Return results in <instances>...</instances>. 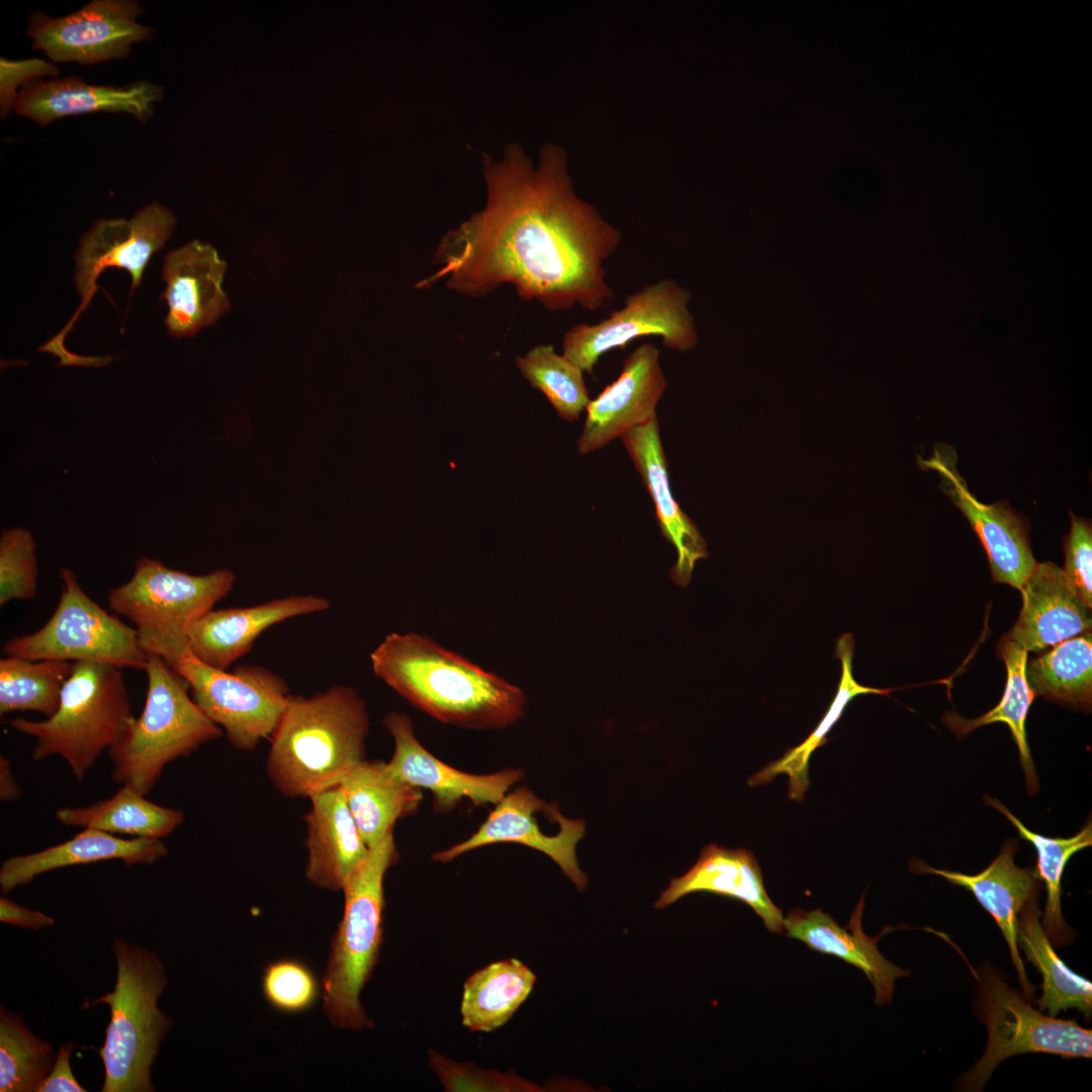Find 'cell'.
I'll list each match as a JSON object with an SVG mask.
<instances>
[{"mask_svg":"<svg viewBox=\"0 0 1092 1092\" xmlns=\"http://www.w3.org/2000/svg\"><path fill=\"white\" fill-rule=\"evenodd\" d=\"M484 206L440 240L436 270L417 284L440 281L482 297L511 284L524 300L549 310L600 308L613 295L605 262L621 233L577 196L567 156L547 144L536 165L516 144L483 158Z\"/></svg>","mask_w":1092,"mask_h":1092,"instance_id":"obj_1","label":"cell"},{"mask_svg":"<svg viewBox=\"0 0 1092 1092\" xmlns=\"http://www.w3.org/2000/svg\"><path fill=\"white\" fill-rule=\"evenodd\" d=\"M370 661L390 689L445 724L502 729L525 712L520 688L428 636L392 632L370 653Z\"/></svg>","mask_w":1092,"mask_h":1092,"instance_id":"obj_2","label":"cell"},{"mask_svg":"<svg viewBox=\"0 0 1092 1092\" xmlns=\"http://www.w3.org/2000/svg\"><path fill=\"white\" fill-rule=\"evenodd\" d=\"M368 732L366 703L350 687L290 695L270 737L267 775L288 798H309L340 786L365 760Z\"/></svg>","mask_w":1092,"mask_h":1092,"instance_id":"obj_3","label":"cell"},{"mask_svg":"<svg viewBox=\"0 0 1092 1092\" xmlns=\"http://www.w3.org/2000/svg\"><path fill=\"white\" fill-rule=\"evenodd\" d=\"M116 982L86 1007L106 1004L110 1019L99 1056L104 1066L102 1092H154L152 1066L173 1025L159 999L168 985L159 956L115 937Z\"/></svg>","mask_w":1092,"mask_h":1092,"instance_id":"obj_4","label":"cell"},{"mask_svg":"<svg viewBox=\"0 0 1092 1092\" xmlns=\"http://www.w3.org/2000/svg\"><path fill=\"white\" fill-rule=\"evenodd\" d=\"M397 860L391 831L369 847L342 890L343 917L332 940L322 983L324 1012L337 1028L359 1031L373 1026L360 994L378 963L383 939V882Z\"/></svg>","mask_w":1092,"mask_h":1092,"instance_id":"obj_5","label":"cell"},{"mask_svg":"<svg viewBox=\"0 0 1092 1092\" xmlns=\"http://www.w3.org/2000/svg\"><path fill=\"white\" fill-rule=\"evenodd\" d=\"M134 720L120 668L75 661L53 716L42 721L14 718L9 725L35 738L33 760L58 755L82 782L101 753L116 745Z\"/></svg>","mask_w":1092,"mask_h":1092,"instance_id":"obj_6","label":"cell"},{"mask_svg":"<svg viewBox=\"0 0 1092 1092\" xmlns=\"http://www.w3.org/2000/svg\"><path fill=\"white\" fill-rule=\"evenodd\" d=\"M146 702L125 736L108 751L112 779L147 796L167 764L216 740L221 728L189 696V682L162 656L148 653Z\"/></svg>","mask_w":1092,"mask_h":1092,"instance_id":"obj_7","label":"cell"},{"mask_svg":"<svg viewBox=\"0 0 1092 1092\" xmlns=\"http://www.w3.org/2000/svg\"><path fill=\"white\" fill-rule=\"evenodd\" d=\"M235 580L229 569L193 575L143 557L129 580L108 590L107 602L136 626L147 653L169 659L188 650V628L232 590Z\"/></svg>","mask_w":1092,"mask_h":1092,"instance_id":"obj_8","label":"cell"},{"mask_svg":"<svg viewBox=\"0 0 1092 1092\" xmlns=\"http://www.w3.org/2000/svg\"><path fill=\"white\" fill-rule=\"evenodd\" d=\"M63 589L56 610L37 631L8 639L7 656L85 661L144 670L148 653L136 629L111 615L81 587L70 568L60 571Z\"/></svg>","mask_w":1092,"mask_h":1092,"instance_id":"obj_9","label":"cell"},{"mask_svg":"<svg viewBox=\"0 0 1092 1092\" xmlns=\"http://www.w3.org/2000/svg\"><path fill=\"white\" fill-rule=\"evenodd\" d=\"M991 969L980 974L979 1015L988 1030L987 1048L961 1087L980 1091L1004 1060L1026 1053L1091 1058L1092 1031L1074 1020L1042 1014Z\"/></svg>","mask_w":1092,"mask_h":1092,"instance_id":"obj_10","label":"cell"},{"mask_svg":"<svg viewBox=\"0 0 1092 1092\" xmlns=\"http://www.w3.org/2000/svg\"><path fill=\"white\" fill-rule=\"evenodd\" d=\"M166 661L189 682L194 702L235 748L251 751L271 737L290 696L274 671L251 664L229 672L203 663L189 649Z\"/></svg>","mask_w":1092,"mask_h":1092,"instance_id":"obj_11","label":"cell"},{"mask_svg":"<svg viewBox=\"0 0 1092 1092\" xmlns=\"http://www.w3.org/2000/svg\"><path fill=\"white\" fill-rule=\"evenodd\" d=\"M691 295L672 279H661L626 297L624 305L598 324H577L562 341V355L583 372L593 373L603 355L625 349L639 338L659 337L673 350L688 351L697 344V332L688 309Z\"/></svg>","mask_w":1092,"mask_h":1092,"instance_id":"obj_12","label":"cell"},{"mask_svg":"<svg viewBox=\"0 0 1092 1092\" xmlns=\"http://www.w3.org/2000/svg\"><path fill=\"white\" fill-rule=\"evenodd\" d=\"M143 14L135 0H92L58 18L32 11L26 34L55 64L95 65L126 59L133 43L153 38L154 28L138 22Z\"/></svg>","mask_w":1092,"mask_h":1092,"instance_id":"obj_13","label":"cell"},{"mask_svg":"<svg viewBox=\"0 0 1092 1092\" xmlns=\"http://www.w3.org/2000/svg\"><path fill=\"white\" fill-rule=\"evenodd\" d=\"M957 460L952 447L941 444L935 446L930 458L920 459L919 463L939 475L941 489L970 522L986 550L993 580L1020 590L1037 563L1028 526L1007 503L986 505L978 500L958 472Z\"/></svg>","mask_w":1092,"mask_h":1092,"instance_id":"obj_14","label":"cell"},{"mask_svg":"<svg viewBox=\"0 0 1092 1092\" xmlns=\"http://www.w3.org/2000/svg\"><path fill=\"white\" fill-rule=\"evenodd\" d=\"M175 216L166 206L152 202L129 219H99L81 240L76 254L75 283L82 297L78 313L89 304L99 275L109 267L125 269L131 277L130 294L141 284L151 257L172 235Z\"/></svg>","mask_w":1092,"mask_h":1092,"instance_id":"obj_15","label":"cell"},{"mask_svg":"<svg viewBox=\"0 0 1092 1092\" xmlns=\"http://www.w3.org/2000/svg\"><path fill=\"white\" fill-rule=\"evenodd\" d=\"M547 803L539 799L529 788L521 786L495 804L486 820L466 840L433 854L435 861L448 862L482 846L511 842L526 845L548 855L579 892L587 885V877L580 870L576 857V845L584 836L585 825L581 819H569L561 813L557 818L559 831L550 835L542 831L537 814Z\"/></svg>","mask_w":1092,"mask_h":1092,"instance_id":"obj_16","label":"cell"},{"mask_svg":"<svg viewBox=\"0 0 1092 1092\" xmlns=\"http://www.w3.org/2000/svg\"><path fill=\"white\" fill-rule=\"evenodd\" d=\"M382 723L394 742L388 767L402 782L429 790L436 812L452 811L464 800L474 806L495 805L524 775L522 769L516 768L486 775L459 770L438 759L422 745L406 714L387 713Z\"/></svg>","mask_w":1092,"mask_h":1092,"instance_id":"obj_17","label":"cell"},{"mask_svg":"<svg viewBox=\"0 0 1092 1092\" xmlns=\"http://www.w3.org/2000/svg\"><path fill=\"white\" fill-rule=\"evenodd\" d=\"M659 357L654 345H640L624 360L618 378L589 400L576 442L579 454L602 449L631 428L656 417V405L667 387Z\"/></svg>","mask_w":1092,"mask_h":1092,"instance_id":"obj_18","label":"cell"},{"mask_svg":"<svg viewBox=\"0 0 1092 1092\" xmlns=\"http://www.w3.org/2000/svg\"><path fill=\"white\" fill-rule=\"evenodd\" d=\"M164 88L149 81L122 86L88 84L78 76L39 79L23 86L14 110L40 126L73 115L94 112L127 113L149 120L162 100Z\"/></svg>","mask_w":1092,"mask_h":1092,"instance_id":"obj_19","label":"cell"},{"mask_svg":"<svg viewBox=\"0 0 1092 1092\" xmlns=\"http://www.w3.org/2000/svg\"><path fill=\"white\" fill-rule=\"evenodd\" d=\"M330 602L314 595H293L245 607L210 610L187 631L189 651L221 670L248 653L258 636L287 619L326 611Z\"/></svg>","mask_w":1092,"mask_h":1092,"instance_id":"obj_20","label":"cell"},{"mask_svg":"<svg viewBox=\"0 0 1092 1092\" xmlns=\"http://www.w3.org/2000/svg\"><path fill=\"white\" fill-rule=\"evenodd\" d=\"M226 264L209 244L193 241L170 251L163 267L161 298L168 303L165 325L175 338L190 337L231 307L221 288Z\"/></svg>","mask_w":1092,"mask_h":1092,"instance_id":"obj_21","label":"cell"},{"mask_svg":"<svg viewBox=\"0 0 1092 1092\" xmlns=\"http://www.w3.org/2000/svg\"><path fill=\"white\" fill-rule=\"evenodd\" d=\"M620 438L653 500L661 534L676 551L670 577L677 585L687 586L696 562L709 554L705 539L672 495L657 417L631 428Z\"/></svg>","mask_w":1092,"mask_h":1092,"instance_id":"obj_22","label":"cell"},{"mask_svg":"<svg viewBox=\"0 0 1092 1092\" xmlns=\"http://www.w3.org/2000/svg\"><path fill=\"white\" fill-rule=\"evenodd\" d=\"M700 892L741 901L760 917L769 932H784L783 911L768 897L761 869L750 850L730 849L716 843L706 845L686 874L670 880L654 907L661 910Z\"/></svg>","mask_w":1092,"mask_h":1092,"instance_id":"obj_23","label":"cell"},{"mask_svg":"<svg viewBox=\"0 0 1092 1092\" xmlns=\"http://www.w3.org/2000/svg\"><path fill=\"white\" fill-rule=\"evenodd\" d=\"M1016 842H1006L996 858L981 873L967 875L929 867L919 860L912 868L917 873L942 877L950 884L971 891L982 907L991 914L1000 928L1010 951L1021 988L1030 1001L1034 988L1028 981L1017 944L1018 915L1024 905L1036 899L1037 875L1030 869L1015 864Z\"/></svg>","mask_w":1092,"mask_h":1092,"instance_id":"obj_24","label":"cell"},{"mask_svg":"<svg viewBox=\"0 0 1092 1092\" xmlns=\"http://www.w3.org/2000/svg\"><path fill=\"white\" fill-rule=\"evenodd\" d=\"M863 896L845 927L822 910H791L784 918V930L789 938L804 942L810 949L834 956L867 976L875 989V1003L884 1005L892 999L895 981L909 976V971L888 961L878 948L879 939L895 928L886 927L876 936L867 935L861 927Z\"/></svg>","mask_w":1092,"mask_h":1092,"instance_id":"obj_25","label":"cell"},{"mask_svg":"<svg viewBox=\"0 0 1092 1092\" xmlns=\"http://www.w3.org/2000/svg\"><path fill=\"white\" fill-rule=\"evenodd\" d=\"M1020 592L1019 618L1005 636L1027 652L1043 650L1091 630V608L1053 562H1037Z\"/></svg>","mask_w":1092,"mask_h":1092,"instance_id":"obj_26","label":"cell"},{"mask_svg":"<svg viewBox=\"0 0 1092 1092\" xmlns=\"http://www.w3.org/2000/svg\"><path fill=\"white\" fill-rule=\"evenodd\" d=\"M304 816L307 861L305 876L318 888L342 891L362 863L369 847L347 805L341 786L308 798Z\"/></svg>","mask_w":1092,"mask_h":1092,"instance_id":"obj_27","label":"cell"},{"mask_svg":"<svg viewBox=\"0 0 1092 1092\" xmlns=\"http://www.w3.org/2000/svg\"><path fill=\"white\" fill-rule=\"evenodd\" d=\"M168 848L161 839L123 838L94 828H83L67 841L42 850L5 859L0 868V889L10 891L29 885L44 873L78 864L121 860L125 866L152 864Z\"/></svg>","mask_w":1092,"mask_h":1092,"instance_id":"obj_28","label":"cell"},{"mask_svg":"<svg viewBox=\"0 0 1092 1092\" xmlns=\"http://www.w3.org/2000/svg\"><path fill=\"white\" fill-rule=\"evenodd\" d=\"M340 786L368 847L393 831L398 819L416 813L423 800V790L402 782L381 760L361 761Z\"/></svg>","mask_w":1092,"mask_h":1092,"instance_id":"obj_29","label":"cell"},{"mask_svg":"<svg viewBox=\"0 0 1092 1092\" xmlns=\"http://www.w3.org/2000/svg\"><path fill=\"white\" fill-rule=\"evenodd\" d=\"M535 982V974L515 958L478 970L463 986L462 1025L470 1031L480 1032L499 1028L526 1001Z\"/></svg>","mask_w":1092,"mask_h":1092,"instance_id":"obj_30","label":"cell"},{"mask_svg":"<svg viewBox=\"0 0 1092 1092\" xmlns=\"http://www.w3.org/2000/svg\"><path fill=\"white\" fill-rule=\"evenodd\" d=\"M128 786L108 799L86 807L61 808L57 820L66 826L94 828L130 838L162 839L184 820L181 810L163 807Z\"/></svg>","mask_w":1092,"mask_h":1092,"instance_id":"obj_31","label":"cell"},{"mask_svg":"<svg viewBox=\"0 0 1092 1092\" xmlns=\"http://www.w3.org/2000/svg\"><path fill=\"white\" fill-rule=\"evenodd\" d=\"M997 651L1007 671L1005 689L1000 702L978 718L965 719L956 713H947L943 721L959 738H963L981 726L993 723L1006 724L1019 752L1026 788L1028 793L1033 795L1038 790V779L1028 747L1025 728L1026 717L1035 697L1026 678L1028 652L1005 635L998 643Z\"/></svg>","mask_w":1092,"mask_h":1092,"instance_id":"obj_32","label":"cell"},{"mask_svg":"<svg viewBox=\"0 0 1092 1092\" xmlns=\"http://www.w3.org/2000/svg\"><path fill=\"white\" fill-rule=\"evenodd\" d=\"M1036 899L1026 903L1018 915L1017 944L1042 976L1039 1011L1056 1017L1060 1011L1076 1008L1086 1018L1092 1012V984L1074 973L1058 957L1040 923Z\"/></svg>","mask_w":1092,"mask_h":1092,"instance_id":"obj_33","label":"cell"},{"mask_svg":"<svg viewBox=\"0 0 1092 1092\" xmlns=\"http://www.w3.org/2000/svg\"><path fill=\"white\" fill-rule=\"evenodd\" d=\"M854 642L852 635L843 634L836 642V656L841 661V676L837 693L827 712L813 732L798 746L789 749L781 758L768 763L748 780L756 787L772 781L779 775L789 777L788 797L801 802L810 785L809 760L816 748L827 741L826 736L855 697L867 694L887 695L892 690L876 689L858 684L852 674Z\"/></svg>","mask_w":1092,"mask_h":1092,"instance_id":"obj_34","label":"cell"},{"mask_svg":"<svg viewBox=\"0 0 1092 1092\" xmlns=\"http://www.w3.org/2000/svg\"><path fill=\"white\" fill-rule=\"evenodd\" d=\"M1034 696L1061 705L1088 708L1092 699L1091 632L1062 641L1026 664Z\"/></svg>","mask_w":1092,"mask_h":1092,"instance_id":"obj_35","label":"cell"},{"mask_svg":"<svg viewBox=\"0 0 1092 1092\" xmlns=\"http://www.w3.org/2000/svg\"><path fill=\"white\" fill-rule=\"evenodd\" d=\"M984 801L1003 814L1017 829L1020 837L1034 846L1037 854L1035 872L1046 889V903L1041 925L1052 944L1060 946L1071 942L1072 930L1062 914L1061 881L1069 859L1076 852L1092 844L1091 822L1089 821L1072 837L1051 838L1029 830L997 799L985 796Z\"/></svg>","mask_w":1092,"mask_h":1092,"instance_id":"obj_36","label":"cell"},{"mask_svg":"<svg viewBox=\"0 0 1092 1092\" xmlns=\"http://www.w3.org/2000/svg\"><path fill=\"white\" fill-rule=\"evenodd\" d=\"M72 661L33 660L16 656L0 659V715L36 711L49 718L60 704Z\"/></svg>","mask_w":1092,"mask_h":1092,"instance_id":"obj_37","label":"cell"},{"mask_svg":"<svg viewBox=\"0 0 1092 1092\" xmlns=\"http://www.w3.org/2000/svg\"><path fill=\"white\" fill-rule=\"evenodd\" d=\"M57 1054L31 1032L21 1016L0 1008V1091L37 1092Z\"/></svg>","mask_w":1092,"mask_h":1092,"instance_id":"obj_38","label":"cell"},{"mask_svg":"<svg viewBox=\"0 0 1092 1092\" xmlns=\"http://www.w3.org/2000/svg\"><path fill=\"white\" fill-rule=\"evenodd\" d=\"M516 364L524 378L547 397L562 420L576 421L586 408L590 399L583 371L562 354H557L552 344L533 347L526 355L517 357Z\"/></svg>","mask_w":1092,"mask_h":1092,"instance_id":"obj_39","label":"cell"},{"mask_svg":"<svg viewBox=\"0 0 1092 1092\" xmlns=\"http://www.w3.org/2000/svg\"><path fill=\"white\" fill-rule=\"evenodd\" d=\"M36 542L21 527L5 529L0 535V606L11 601H29L37 594Z\"/></svg>","mask_w":1092,"mask_h":1092,"instance_id":"obj_40","label":"cell"},{"mask_svg":"<svg viewBox=\"0 0 1092 1092\" xmlns=\"http://www.w3.org/2000/svg\"><path fill=\"white\" fill-rule=\"evenodd\" d=\"M262 991L268 1004L282 1013H301L311 1008L323 994L315 973L296 959L271 962L263 972Z\"/></svg>","mask_w":1092,"mask_h":1092,"instance_id":"obj_41","label":"cell"},{"mask_svg":"<svg viewBox=\"0 0 1092 1092\" xmlns=\"http://www.w3.org/2000/svg\"><path fill=\"white\" fill-rule=\"evenodd\" d=\"M428 1066L447 1092H515L536 1090L535 1085L514 1072L483 1069L471 1062H457L434 1050Z\"/></svg>","mask_w":1092,"mask_h":1092,"instance_id":"obj_42","label":"cell"},{"mask_svg":"<svg viewBox=\"0 0 1092 1092\" xmlns=\"http://www.w3.org/2000/svg\"><path fill=\"white\" fill-rule=\"evenodd\" d=\"M1065 538V565L1062 568L1082 601L1092 608V528L1089 521L1074 514Z\"/></svg>","mask_w":1092,"mask_h":1092,"instance_id":"obj_43","label":"cell"},{"mask_svg":"<svg viewBox=\"0 0 1092 1092\" xmlns=\"http://www.w3.org/2000/svg\"><path fill=\"white\" fill-rule=\"evenodd\" d=\"M60 67L51 61L32 58L26 60L0 59V115L8 117L15 107L19 90L39 79L58 78Z\"/></svg>","mask_w":1092,"mask_h":1092,"instance_id":"obj_44","label":"cell"},{"mask_svg":"<svg viewBox=\"0 0 1092 1092\" xmlns=\"http://www.w3.org/2000/svg\"><path fill=\"white\" fill-rule=\"evenodd\" d=\"M74 1041H67L60 1046L55 1064L42 1081L37 1092H85L87 1091L75 1078L71 1069Z\"/></svg>","mask_w":1092,"mask_h":1092,"instance_id":"obj_45","label":"cell"},{"mask_svg":"<svg viewBox=\"0 0 1092 1092\" xmlns=\"http://www.w3.org/2000/svg\"><path fill=\"white\" fill-rule=\"evenodd\" d=\"M0 921L32 930L53 926L56 922L52 916L22 906L3 896L0 898Z\"/></svg>","mask_w":1092,"mask_h":1092,"instance_id":"obj_46","label":"cell"},{"mask_svg":"<svg viewBox=\"0 0 1092 1092\" xmlns=\"http://www.w3.org/2000/svg\"><path fill=\"white\" fill-rule=\"evenodd\" d=\"M21 796V788L17 784L10 761L3 754L0 755V800L13 802Z\"/></svg>","mask_w":1092,"mask_h":1092,"instance_id":"obj_47","label":"cell"}]
</instances>
